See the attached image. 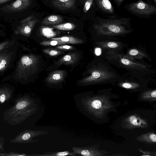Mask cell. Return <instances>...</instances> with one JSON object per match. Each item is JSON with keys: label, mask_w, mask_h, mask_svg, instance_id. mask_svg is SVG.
<instances>
[{"label": "cell", "mask_w": 156, "mask_h": 156, "mask_svg": "<svg viewBox=\"0 0 156 156\" xmlns=\"http://www.w3.org/2000/svg\"><path fill=\"white\" fill-rule=\"evenodd\" d=\"M73 152L76 155L92 156L97 155V153L91 147H76L72 148Z\"/></svg>", "instance_id": "13"}, {"label": "cell", "mask_w": 156, "mask_h": 156, "mask_svg": "<svg viewBox=\"0 0 156 156\" xmlns=\"http://www.w3.org/2000/svg\"><path fill=\"white\" fill-rule=\"evenodd\" d=\"M97 16L93 28L98 34L106 35L122 34L129 33L133 30L130 21L132 19L117 15Z\"/></svg>", "instance_id": "1"}, {"label": "cell", "mask_w": 156, "mask_h": 156, "mask_svg": "<svg viewBox=\"0 0 156 156\" xmlns=\"http://www.w3.org/2000/svg\"><path fill=\"white\" fill-rule=\"evenodd\" d=\"M39 58L32 54L22 56L18 62L15 71V77L20 79H27L38 70Z\"/></svg>", "instance_id": "3"}, {"label": "cell", "mask_w": 156, "mask_h": 156, "mask_svg": "<svg viewBox=\"0 0 156 156\" xmlns=\"http://www.w3.org/2000/svg\"><path fill=\"white\" fill-rule=\"evenodd\" d=\"M39 21L34 15H31L23 19L20 22L15 30L17 35L20 34L26 37H29L36 24Z\"/></svg>", "instance_id": "6"}, {"label": "cell", "mask_w": 156, "mask_h": 156, "mask_svg": "<svg viewBox=\"0 0 156 156\" xmlns=\"http://www.w3.org/2000/svg\"><path fill=\"white\" fill-rule=\"evenodd\" d=\"M51 40H56L66 44H79L83 42V40L71 36H63L58 37H53Z\"/></svg>", "instance_id": "15"}, {"label": "cell", "mask_w": 156, "mask_h": 156, "mask_svg": "<svg viewBox=\"0 0 156 156\" xmlns=\"http://www.w3.org/2000/svg\"><path fill=\"white\" fill-rule=\"evenodd\" d=\"M53 28L62 30H71L74 29L76 26L74 24L68 22L51 26Z\"/></svg>", "instance_id": "19"}, {"label": "cell", "mask_w": 156, "mask_h": 156, "mask_svg": "<svg viewBox=\"0 0 156 156\" xmlns=\"http://www.w3.org/2000/svg\"><path fill=\"white\" fill-rule=\"evenodd\" d=\"M124 0H113L114 3L118 7H119Z\"/></svg>", "instance_id": "30"}, {"label": "cell", "mask_w": 156, "mask_h": 156, "mask_svg": "<svg viewBox=\"0 0 156 156\" xmlns=\"http://www.w3.org/2000/svg\"><path fill=\"white\" fill-rule=\"evenodd\" d=\"M138 51L136 49H133L130 51H129V54L131 55H136L138 54Z\"/></svg>", "instance_id": "29"}, {"label": "cell", "mask_w": 156, "mask_h": 156, "mask_svg": "<svg viewBox=\"0 0 156 156\" xmlns=\"http://www.w3.org/2000/svg\"><path fill=\"white\" fill-rule=\"evenodd\" d=\"M75 2V0H52L51 4L59 10H66L70 9Z\"/></svg>", "instance_id": "11"}, {"label": "cell", "mask_w": 156, "mask_h": 156, "mask_svg": "<svg viewBox=\"0 0 156 156\" xmlns=\"http://www.w3.org/2000/svg\"><path fill=\"white\" fill-rule=\"evenodd\" d=\"M5 144L3 139L0 138V153L5 152L4 146Z\"/></svg>", "instance_id": "27"}, {"label": "cell", "mask_w": 156, "mask_h": 156, "mask_svg": "<svg viewBox=\"0 0 156 156\" xmlns=\"http://www.w3.org/2000/svg\"><path fill=\"white\" fill-rule=\"evenodd\" d=\"M48 132L43 130H25L20 133L16 137L9 141L12 143L26 144L35 142L38 140H34L33 138L45 134Z\"/></svg>", "instance_id": "5"}, {"label": "cell", "mask_w": 156, "mask_h": 156, "mask_svg": "<svg viewBox=\"0 0 156 156\" xmlns=\"http://www.w3.org/2000/svg\"><path fill=\"white\" fill-rule=\"evenodd\" d=\"M66 72L63 70L55 71L51 73L46 79L47 82L56 84L63 81L66 76Z\"/></svg>", "instance_id": "10"}, {"label": "cell", "mask_w": 156, "mask_h": 156, "mask_svg": "<svg viewBox=\"0 0 156 156\" xmlns=\"http://www.w3.org/2000/svg\"><path fill=\"white\" fill-rule=\"evenodd\" d=\"M11 0H0V4L6 3Z\"/></svg>", "instance_id": "34"}, {"label": "cell", "mask_w": 156, "mask_h": 156, "mask_svg": "<svg viewBox=\"0 0 156 156\" xmlns=\"http://www.w3.org/2000/svg\"><path fill=\"white\" fill-rule=\"evenodd\" d=\"M92 6L96 7L94 0H86L83 7V12L87 13Z\"/></svg>", "instance_id": "22"}, {"label": "cell", "mask_w": 156, "mask_h": 156, "mask_svg": "<svg viewBox=\"0 0 156 156\" xmlns=\"http://www.w3.org/2000/svg\"><path fill=\"white\" fill-rule=\"evenodd\" d=\"M107 46L110 48H115L117 47V44L114 42H109L107 44Z\"/></svg>", "instance_id": "28"}, {"label": "cell", "mask_w": 156, "mask_h": 156, "mask_svg": "<svg viewBox=\"0 0 156 156\" xmlns=\"http://www.w3.org/2000/svg\"><path fill=\"white\" fill-rule=\"evenodd\" d=\"M122 87L125 88L129 89L132 87V85L128 83H124L122 84Z\"/></svg>", "instance_id": "32"}, {"label": "cell", "mask_w": 156, "mask_h": 156, "mask_svg": "<svg viewBox=\"0 0 156 156\" xmlns=\"http://www.w3.org/2000/svg\"><path fill=\"white\" fill-rule=\"evenodd\" d=\"M95 52L96 54L97 55H100L101 53V50L99 48H96L95 50Z\"/></svg>", "instance_id": "33"}, {"label": "cell", "mask_w": 156, "mask_h": 156, "mask_svg": "<svg viewBox=\"0 0 156 156\" xmlns=\"http://www.w3.org/2000/svg\"><path fill=\"white\" fill-rule=\"evenodd\" d=\"M0 156H30V155L26 154H21L15 152L11 151L8 153H0Z\"/></svg>", "instance_id": "23"}, {"label": "cell", "mask_w": 156, "mask_h": 156, "mask_svg": "<svg viewBox=\"0 0 156 156\" xmlns=\"http://www.w3.org/2000/svg\"><path fill=\"white\" fill-rule=\"evenodd\" d=\"M40 44L44 46H56L57 45H63L66 44V43L56 40L44 41L41 42Z\"/></svg>", "instance_id": "21"}, {"label": "cell", "mask_w": 156, "mask_h": 156, "mask_svg": "<svg viewBox=\"0 0 156 156\" xmlns=\"http://www.w3.org/2000/svg\"><path fill=\"white\" fill-rule=\"evenodd\" d=\"M63 20L62 16L57 15H50L45 17L42 21V24L48 25H52L58 24Z\"/></svg>", "instance_id": "14"}, {"label": "cell", "mask_w": 156, "mask_h": 156, "mask_svg": "<svg viewBox=\"0 0 156 156\" xmlns=\"http://www.w3.org/2000/svg\"><path fill=\"white\" fill-rule=\"evenodd\" d=\"M96 10L105 16L117 15L109 0H94Z\"/></svg>", "instance_id": "8"}, {"label": "cell", "mask_w": 156, "mask_h": 156, "mask_svg": "<svg viewBox=\"0 0 156 156\" xmlns=\"http://www.w3.org/2000/svg\"><path fill=\"white\" fill-rule=\"evenodd\" d=\"M31 3V0H16L4 6L0 10L7 13L21 12L28 8Z\"/></svg>", "instance_id": "7"}, {"label": "cell", "mask_w": 156, "mask_h": 156, "mask_svg": "<svg viewBox=\"0 0 156 156\" xmlns=\"http://www.w3.org/2000/svg\"><path fill=\"white\" fill-rule=\"evenodd\" d=\"M124 8L132 14L139 18H149L156 14V7L142 0L126 4Z\"/></svg>", "instance_id": "4"}, {"label": "cell", "mask_w": 156, "mask_h": 156, "mask_svg": "<svg viewBox=\"0 0 156 156\" xmlns=\"http://www.w3.org/2000/svg\"><path fill=\"white\" fill-rule=\"evenodd\" d=\"M73 48L72 46L68 45H60L56 47V48L62 50L67 51L70 50Z\"/></svg>", "instance_id": "25"}, {"label": "cell", "mask_w": 156, "mask_h": 156, "mask_svg": "<svg viewBox=\"0 0 156 156\" xmlns=\"http://www.w3.org/2000/svg\"><path fill=\"white\" fill-rule=\"evenodd\" d=\"M43 51L45 53L51 56L58 55L64 53L57 49L48 48L43 50Z\"/></svg>", "instance_id": "20"}, {"label": "cell", "mask_w": 156, "mask_h": 156, "mask_svg": "<svg viewBox=\"0 0 156 156\" xmlns=\"http://www.w3.org/2000/svg\"><path fill=\"white\" fill-rule=\"evenodd\" d=\"M90 106L92 108L98 109L100 108L101 106V101L98 100H96L92 101L90 103H89Z\"/></svg>", "instance_id": "24"}, {"label": "cell", "mask_w": 156, "mask_h": 156, "mask_svg": "<svg viewBox=\"0 0 156 156\" xmlns=\"http://www.w3.org/2000/svg\"><path fill=\"white\" fill-rule=\"evenodd\" d=\"M66 155H70L71 156H76L73 152H70L68 151H65L61 152H47L43 154H31L30 156H63Z\"/></svg>", "instance_id": "17"}, {"label": "cell", "mask_w": 156, "mask_h": 156, "mask_svg": "<svg viewBox=\"0 0 156 156\" xmlns=\"http://www.w3.org/2000/svg\"><path fill=\"white\" fill-rule=\"evenodd\" d=\"M9 41H6L0 43V52L5 48L8 47L10 45Z\"/></svg>", "instance_id": "26"}, {"label": "cell", "mask_w": 156, "mask_h": 156, "mask_svg": "<svg viewBox=\"0 0 156 156\" xmlns=\"http://www.w3.org/2000/svg\"><path fill=\"white\" fill-rule=\"evenodd\" d=\"M13 53L8 51H4L0 53V72L5 70L8 66L11 60Z\"/></svg>", "instance_id": "12"}, {"label": "cell", "mask_w": 156, "mask_h": 156, "mask_svg": "<svg viewBox=\"0 0 156 156\" xmlns=\"http://www.w3.org/2000/svg\"><path fill=\"white\" fill-rule=\"evenodd\" d=\"M121 62L124 65H128L130 63V61L125 58H122L121 60Z\"/></svg>", "instance_id": "31"}, {"label": "cell", "mask_w": 156, "mask_h": 156, "mask_svg": "<svg viewBox=\"0 0 156 156\" xmlns=\"http://www.w3.org/2000/svg\"><path fill=\"white\" fill-rule=\"evenodd\" d=\"M37 108L35 100L28 95L17 99L13 105L4 113L3 119L12 126L19 125L34 114Z\"/></svg>", "instance_id": "2"}, {"label": "cell", "mask_w": 156, "mask_h": 156, "mask_svg": "<svg viewBox=\"0 0 156 156\" xmlns=\"http://www.w3.org/2000/svg\"><path fill=\"white\" fill-rule=\"evenodd\" d=\"M12 94L11 90L7 87L0 88V104H2L8 101Z\"/></svg>", "instance_id": "16"}, {"label": "cell", "mask_w": 156, "mask_h": 156, "mask_svg": "<svg viewBox=\"0 0 156 156\" xmlns=\"http://www.w3.org/2000/svg\"><path fill=\"white\" fill-rule=\"evenodd\" d=\"M78 53L72 52L68 53L62 57L55 63L57 66L62 64L73 65L76 64L80 58Z\"/></svg>", "instance_id": "9"}, {"label": "cell", "mask_w": 156, "mask_h": 156, "mask_svg": "<svg viewBox=\"0 0 156 156\" xmlns=\"http://www.w3.org/2000/svg\"><path fill=\"white\" fill-rule=\"evenodd\" d=\"M41 33L48 38H53L57 34V33L54 30L53 28L43 26L41 27Z\"/></svg>", "instance_id": "18"}]
</instances>
